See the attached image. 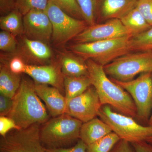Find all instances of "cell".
<instances>
[{
  "mask_svg": "<svg viewBox=\"0 0 152 152\" xmlns=\"http://www.w3.org/2000/svg\"><path fill=\"white\" fill-rule=\"evenodd\" d=\"M88 26L96 24L99 0H76Z\"/></svg>",
  "mask_w": 152,
  "mask_h": 152,
  "instance_id": "cb8c5ba5",
  "label": "cell"
},
{
  "mask_svg": "<svg viewBox=\"0 0 152 152\" xmlns=\"http://www.w3.org/2000/svg\"><path fill=\"white\" fill-rule=\"evenodd\" d=\"M112 132L107 124L100 118L96 117L87 122L83 123L80 131V140L88 145Z\"/></svg>",
  "mask_w": 152,
  "mask_h": 152,
  "instance_id": "2e32d148",
  "label": "cell"
},
{
  "mask_svg": "<svg viewBox=\"0 0 152 152\" xmlns=\"http://www.w3.org/2000/svg\"><path fill=\"white\" fill-rule=\"evenodd\" d=\"M106 74L120 81L132 80L138 75L152 73V52L129 53L104 66Z\"/></svg>",
  "mask_w": 152,
  "mask_h": 152,
  "instance_id": "8992f818",
  "label": "cell"
},
{
  "mask_svg": "<svg viewBox=\"0 0 152 152\" xmlns=\"http://www.w3.org/2000/svg\"><path fill=\"white\" fill-rule=\"evenodd\" d=\"M137 0H102L100 15L103 20H121L136 7Z\"/></svg>",
  "mask_w": 152,
  "mask_h": 152,
  "instance_id": "e0dca14e",
  "label": "cell"
},
{
  "mask_svg": "<svg viewBox=\"0 0 152 152\" xmlns=\"http://www.w3.org/2000/svg\"><path fill=\"white\" fill-rule=\"evenodd\" d=\"M17 52V56L21 57L28 65L49 64H51L53 56L49 45L41 41L30 39L25 36L22 38Z\"/></svg>",
  "mask_w": 152,
  "mask_h": 152,
  "instance_id": "4fadbf2b",
  "label": "cell"
},
{
  "mask_svg": "<svg viewBox=\"0 0 152 152\" xmlns=\"http://www.w3.org/2000/svg\"><path fill=\"white\" fill-rule=\"evenodd\" d=\"M132 37L75 44L70 49L73 53L85 60H92L104 66L119 57L132 51Z\"/></svg>",
  "mask_w": 152,
  "mask_h": 152,
  "instance_id": "277c9868",
  "label": "cell"
},
{
  "mask_svg": "<svg viewBox=\"0 0 152 152\" xmlns=\"http://www.w3.org/2000/svg\"><path fill=\"white\" fill-rule=\"evenodd\" d=\"M132 51L152 52V27L131 38Z\"/></svg>",
  "mask_w": 152,
  "mask_h": 152,
  "instance_id": "d4e9b609",
  "label": "cell"
},
{
  "mask_svg": "<svg viewBox=\"0 0 152 152\" xmlns=\"http://www.w3.org/2000/svg\"><path fill=\"white\" fill-rule=\"evenodd\" d=\"M23 22L26 37L50 44L53 29L51 22L45 11L32 10L23 16Z\"/></svg>",
  "mask_w": 152,
  "mask_h": 152,
  "instance_id": "7c38bea8",
  "label": "cell"
},
{
  "mask_svg": "<svg viewBox=\"0 0 152 152\" xmlns=\"http://www.w3.org/2000/svg\"><path fill=\"white\" fill-rule=\"evenodd\" d=\"M98 116L107 124L120 139L131 143L146 141L152 137V126L141 124L132 117L114 111L108 105L102 106Z\"/></svg>",
  "mask_w": 152,
  "mask_h": 152,
  "instance_id": "5b68a950",
  "label": "cell"
},
{
  "mask_svg": "<svg viewBox=\"0 0 152 152\" xmlns=\"http://www.w3.org/2000/svg\"><path fill=\"white\" fill-rule=\"evenodd\" d=\"M34 84L36 93L45 104L50 115L55 117L66 113V100L59 90L52 86L36 82Z\"/></svg>",
  "mask_w": 152,
  "mask_h": 152,
  "instance_id": "9a60e30c",
  "label": "cell"
},
{
  "mask_svg": "<svg viewBox=\"0 0 152 152\" xmlns=\"http://www.w3.org/2000/svg\"><path fill=\"white\" fill-rule=\"evenodd\" d=\"M110 152H134V151L131 143L121 139Z\"/></svg>",
  "mask_w": 152,
  "mask_h": 152,
  "instance_id": "836d02e7",
  "label": "cell"
},
{
  "mask_svg": "<svg viewBox=\"0 0 152 152\" xmlns=\"http://www.w3.org/2000/svg\"><path fill=\"white\" fill-rule=\"evenodd\" d=\"M71 16L84 20L81 11L76 0H49Z\"/></svg>",
  "mask_w": 152,
  "mask_h": 152,
  "instance_id": "4316f807",
  "label": "cell"
},
{
  "mask_svg": "<svg viewBox=\"0 0 152 152\" xmlns=\"http://www.w3.org/2000/svg\"><path fill=\"white\" fill-rule=\"evenodd\" d=\"M23 15L17 9L0 18V27L2 31L11 33L15 37L24 34Z\"/></svg>",
  "mask_w": 152,
  "mask_h": 152,
  "instance_id": "7402d4cb",
  "label": "cell"
},
{
  "mask_svg": "<svg viewBox=\"0 0 152 152\" xmlns=\"http://www.w3.org/2000/svg\"><path fill=\"white\" fill-rule=\"evenodd\" d=\"M12 100V107L7 116L20 129L43 124L50 119L45 107L36 92L34 83L28 80L22 79Z\"/></svg>",
  "mask_w": 152,
  "mask_h": 152,
  "instance_id": "7a4b0ae2",
  "label": "cell"
},
{
  "mask_svg": "<svg viewBox=\"0 0 152 152\" xmlns=\"http://www.w3.org/2000/svg\"><path fill=\"white\" fill-rule=\"evenodd\" d=\"M102 106L96 89L91 86L67 102L66 114L86 123L98 116Z\"/></svg>",
  "mask_w": 152,
  "mask_h": 152,
  "instance_id": "8fae6325",
  "label": "cell"
},
{
  "mask_svg": "<svg viewBox=\"0 0 152 152\" xmlns=\"http://www.w3.org/2000/svg\"><path fill=\"white\" fill-rule=\"evenodd\" d=\"M16 0H0V11L1 13L9 14L15 9Z\"/></svg>",
  "mask_w": 152,
  "mask_h": 152,
  "instance_id": "e575fe53",
  "label": "cell"
},
{
  "mask_svg": "<svg viewBox=\"0 0 152 152\" xmlns=\"http://www.w3.org/2000/svg\"><path fill=\"white\" fill-rule=\"evenodd\" d=\"M86 63L89 77L102 105H108L118 113L136 118L137 108L130 95L108 77L103 66L91 59Z\"/></svg>",
  "mask_w": 152,
  "mask_h": 152,
  "instance_id": "6da1fadb",
  "label": "cell"
},
{
  "mask_svg": "<svg viewBox=\"0 0 152 152\" xmlns=\"http://www.w3.org/2000/svg\"><path fill=\"white\" fill-rule=\"evenodd\" d=\"M45 12L51 22V41L56 46L73 40L88 26L84 20L71 16L50 1Z\"/></svg>",
  "mask_w": 152,
  "mask_h": 152,
  "instance_id": "ba28073f",
  "label": "cell"
},
{
  "mask_svg": "<svg viewBox=\"0 0 152 152\" xmlns=\"http://www.w3.org/2000/svg\"><path fill=\"white\" fill-rule=\"evenodd\" d=\"M39 124L14 129L0 140V152H46L40 137Z\"/></svg>",
  "mask_w": 152,
  "mask_h": 152,
  "instance_id": "9c48e42d",
  "label": "cell"
},
{
  "mask_svg": "<svg viewBox=\"0 0 152 152\" xmlns=\"http://www.w3.org/2000/svg\"><path fill=\"white\" fill-rule=\"evenodd\" d=\"M49 0H16L15 8L24 16L34 10L45 11Z\"/></svg>",
  "mask_w": 152,
  "mask_h": 152,
  "instance_id": "484cf974",
  "label": "cell"
},
{
  "mask_svg": "<svg viewBox=\"0 0 152 152\" xmlns=\"http://www.w3.org/2000/svg\"><path fill=\"white\" fill-rule=\"evenodd\" d=\"M146 141L152 144V137L147 139Z\"/></svg>",
  "mask_w": 152,
  "mask_h": 152,
  "instance_id": "74e56055",
  "label": "cell"
},
{
  "mask_svg": "<svg viewBox=\"0 0 152 152\" xmlns=\"http://www.w3.org/2000/svg\"><path fill=\"white\" fill-rule=\"evenodd\" d=\"M14 129H21L13 120L8 116L0 117V134L4 137L10 131Z\"/></svg>",
  "mask_w": 152,
  "mask_h": 152,
  "instance_id": "f546056e",
  "label": "cell"
},
{
  "mask_svg": "<svg viewBox=\"0 0 152 152\" xmlns=\"http://www.w3.org/2000/svg\"><path fill=\"white\" fill-rule=\"evenodd\" d=\"M136 7L152 27V0H137Z\"/></svg>",
  "mask_w": 152,
  "mask_h": 152,
  "instance_id": "f1b7e54d",
  "label": "cell"
},
{
  "mask_svg": "<svg viewBox=\"0 0 152 152\" xmlns=\"http://www.w3.org/2000/svg\"><path fill=\"white\" fill-rule=\"evenodd\" d=\"M15 37L11 33L2 31L0 32V50L10 53H16L18 48Z\"/></svg>",
  "mask_w": 152,
  "mask_h": 152,
  "instance_id": "83f0119b",
  "label": "cell"
},
{
  "mask_svg": "<svg viewBox=\"0 0 152 152\" xmlns=\"http://www.w3.org/2000/svg\"><path fill=\"white\" fill-rule=\"evenodd\" d=\"M22 79L20 75L14 73L9 65L1 63L0 66V93L12 99L20 85Z\"/></svg>",
  "mask_w": 152,
  "mask_h": 152,
  "instance_id": "d6986e66",
  "label": "cell"
},
{
  "mask_svg": "<svg viewBox=\"0 0 152 152\" xmlns=\"http://www.w3.org/2000/svg\"><path fill=\"white\" fill-rule=\"evenodd\" d=\"M8 65L10 69L14 73L19 75L25 73L26 64L21 57L17 55L13 57Z\"/></svg>",
  "mask_w": 152,
  "mask_h": 152,
  "instance_id": "4dcf8cb0",
  "label": "cell"
},
{
  "mask_svg": "<svg viewBox=\"0 0 152 152\" xmlns=\"http://www.w3.org/2000/svg\"><path fill=\"white\" fill-rule=\"evenodd\" d=\"M61 69L64 76H88L86 61L81 57L70 53L63 55L60 60Z\"/></svg>",
  "mask_w": 152,
  "mask_h": 152,
  "instance_id": "ac0fdd59",
  "label": "cell"
},
{
  "mask_svg": "<svg viewBox=\"0 0 152 152\" xmlns=\"http://www.w3.org/2000/svg\"><path fill=\"white\" fill-rule=\"evenodd\" d=\"M148 126H152V112L151 115L150 117V119L149 120L148 123Z\"/></svg>",
  "mask_w": 152,
  "mask_h": 152,
  "instance_id": "8d00e7d4",
  "label": "cell"
},
{
  "mask_svg": "<svg viewBox=\"0 0 152 152\" xmlns=\"http://www.w3.org/2000/svg\"><path fill=\"white\" fill-rule=\"evenodd\" d=\"M121 20L132 33L133 37L141 34L151 27L136 7L123 17Z\"/></svg>",
  "mask_w": 152,
  "mask_h": 152,
  "instance_id": "44dd1931",
  "label": "cell"
},
{
  "mask_svg": "<svg viewBox=\"0 0 152 152\" xmlns=\"http://www.w3.org/2000/svg\"><path fill=\"white\" fill-rule=\"evenodd\" d=\"M126 37H133L132 34L120 19H113L103 23L88 26L73 41L75 44L85 43Z\"/></svg>",
  "mask_w": 152,
  "mask_h": 152,
  "instance_id": "30bf717a",
  "label": "cell"
},
{
  "mask_svg": "<svg viewBox=\"0 0 152 152\" xmlns=\"http://www.w3.org/2000/svg\"><path fill=\"white\" fill-rule=\"evenodd\" d=\"M110 79L130 95L137 108L136 118L142 125H148L152 112V73L141 74L129 81Z\"/></svg>",
  "mask_w": 152,
  "mask_h": 152,
  "instance_id": "52a82bcc",
  "label": "cell"
},
{
  "mask_svg": "<svg viewBox=\"0 0 152 152\" xmlns=\"http://www.w3.org/2000/svg\"><path fill=\"white\" fill-rule=\"evenodd\" d=\"M83 124L67 114L53 117L40 127L42 143L46 148H68L80 140Z\"/></svg>",
  "mask_w": 152,
  "mask_h": 152,
  "instance_id": "3957f363",
  "label": "cell"
},
{
  "mask_svg": "<svg viewBox=\"0 0 152 152\" xmlns=\"http://www.w3.org/2000/svg\"><path fill=\"white\" fill-rule=\"evenodd\" d=\"M120 140L117 134L112 132L99 140L87 145L86 152H110Z\"/></svg>",
  "mask_w": 152,
  "mask_h": 152,
  "instance_id": "603a6c76",
  "label": "cell"
},
{
  "mask_svg": "<svg viewBox=\"0 0 152 152\" xmlns=\"http://www.w3.org/2000/svg\"><path fill=\"white\" fill-rule=\"evenodd\" d=\"M91 86L88 76H64L65 97L66 102L81 94Z\"/></svg>",
  "mask_w": 152,
  "mask_h": 152,
  "instance_id": "ffe728a7",
  "label": "cell"
},
{
  "mask_svg": "<svg viewBox=\"0 0 152 152\" xmlns=\"http://www.w3.org/2000/svg\"><path fill=\"white\" fill-rule=\"evenodd\" d=\"M134 152H152V144L146 141L131 143Z\"/></svg>",
  "mask_w": 152,
  "mask_h": 152,
  "instance_id": "d590c367",
  "label": "cell"
},
{
  "mask_svg": "<svg viewBox=\"0 0 152 152\" xmlns=\"http://www.w3.org/2000/svg\"><path fill=\"white\" fill-rule=\"evenodd\" d=\"M87 145L82 140H79L72 147L68 148H46V152H86Z\"/></svg>",
  "mask_w": 152,
  "mask_h": 152,
  "instance_id": "1f68e13d",
  "label": "cell"
},
{
  "mask_svg": "<svg viewBox=\"0 0 152 152\" xmlns=\"http://www.w3.org/2000/svg\"><path fill=\"white\" fill-rule=\"evenodd\" d=\"M25 73L34 82L55 87L62 93L64 92V76L60 64H50L43 65L26 64Z\"/></svg>",
  "mask_w": 152,
  "mask_h": 152,
  "instance_id": "5bb4252c",
  "label": "cell"
},
{
  "mask_svg": "<svg viewBox=\"0 0 152 152\" xmlns=\"http://www.w3.org/2000/svg\"><path fill=\"white\" fill-rule=\"evenodd\" d=\"M13 105L12 99L7 96L0 95V115L7 116L12 110Z\"/></svg>",
  "mask_w": 152,
  "mask_h": 152,
  "instance_id": "d6a6232c",
  "label": "cell"
}]
</instances>
